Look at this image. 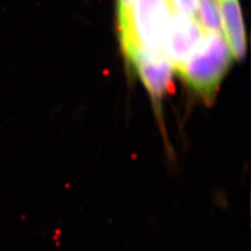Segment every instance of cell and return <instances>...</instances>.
<instances>
[{"label":"cell","instance_id":"8","mask_svg":"<svg viewBox=\"0 0 251 251\" xmlns=\"http://www.w3.org/2000/svg\"><path fill=\"white\" fill-rule=\"evenodd\" d=\"M136 0H117V9H130Z\"/></svg>","mask_w":251,"mask_h":251},{"label":"cell","instance_id":"1","mask_svg":"<svg viewBox=\"0 0 251 251\" xmlns=\"http://www.w3.org/2000/svg\"><path fill=\"white\" fill-rule=\"evenodd\" d=\"M173 10L170 0H136L131 9L117 10V26L126 57L140 50L162 51Z\"/></svg>","mask_w":251,"mask_h":251},{"label":"cell","instance_id":"4","mask_svg":"<svg viewBox=\"0 0 251 251\" xmlns=\"http://www.w3.org/2000/svg\"><path fill=\"white\" fill-rule=\"evenodd\" d=\"M154 100H160L172 86L174 68L162 51L140 50L127 58Z\"/></svg>","mask_w":251,"mask_h":251},{"label":"cell","instance_id":"7","mask_svg":"<svg viewBox=\"0 0 251 251\" xmlns=\"http://www.w3.org/2000/svg\"><path fill=\"white\" fill-rule=\"evenodd\" d=\"M199 0H170L172 7L176 12L188 16H196Z\"/></svg>","mask_w":251,"mask_h":251},{"label":"cell","instance_id":"2","mask_svg":"<svg viewBox=\"0 0 251 251\" xmlns=\"http://www.w3.org/2000/svg\"><path fill=\"white\" fill-rule=\"evenodd\" d=\"M232 59L221 31H205L199 44L175 72L204 100L210 103Z\"/></svg>","mask_w":251,"mask_h":251},{"label":"cell","instance_id":"5","mask_svg":"<svg viewBox=\"0 0 251 251\" xmlns=\"http://www.w3.org/2000/svg\"><path fill=\"white\" fill-rule=\"evenodd\" d=\"M221 14L222 31L233 59L241 60L246 52V33L239 0H217Z\"/></svg>","mask_w":251,"mask_h":251},{"label":"cell","instance_id":"6","mask_svg":"<svg viewBox=\"0 0 251 251\" xmlns=\"http://www.w3.org/2000/svg\"><path fill=\"white\" fill-rule=\"evenodd\" d=\"M196 18L205 31L222 30L221 14L217 0H199Z\"/></svg>","mask_w":251,"mask_h":251},{"label":"cell","instance_id":"3","mask_svg":"<svg viewBox=\"0 0 251 251\" xmlns=\"http://www.w3.org/2000/svg\"><path fill=\"white\" fill-rule=\"evenodd\" d=\"M205 30L196 16H188L173 10L164 33L161 50L174 70L191 54L199 44Z\"/></svg>","mask_w":251,"mask_h":251}]
</instances>
